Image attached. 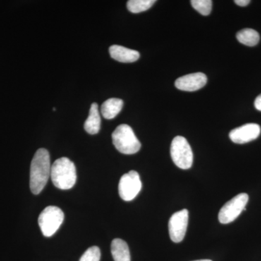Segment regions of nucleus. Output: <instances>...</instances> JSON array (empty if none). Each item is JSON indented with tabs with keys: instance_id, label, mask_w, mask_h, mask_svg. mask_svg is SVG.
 <instances>
[{
	"instance_id": "f257e3e1",
	"label": "nucleus",
	"mask_w": 261,
	"mask_h": 261,
	"mask_svg": "<svg viewBox=\"0 0 261 261\" xmlns=\"http://www.w3.org/2000/svg\"><path fill=\"white\" fill-rule=\"evenodd\" d=\"M50 156L46 149H38L33 158L30 168V189L39 195L47 185L51 173Z\"/></svg>"
},
{
	"instance_id": "f03ea898",
	"label": "nucleus",
	"mask_w": 261,
	"mask_h": 261,
	"mask_svg": "<svg viewBox=\"0 0 261 261\" xmlns=\"http://www.w3.org/2000/svg\"><path fill=\"white\" fill-rule=\"evenodd\" d=\"M50 177L57 188L70 190L76 182V169L74 163L68 158L56 160L51 165Z\"/></svg>"
},
{
	"instance_id": "7ed1b4c3",
	"label": "nucleus",
	"mask_w": 261,
	"mask_h": 261,
	"mask_svg": "<svg viewBox=\"0 0 261 261\" xmlns=\"http://www.w3.org/2000/svg\"><path fill=\"white\" fill-rule=\"evenodd\" d=\"M113 143L121 153L133 154L141 148V143L132 127L127 124L119 125L112 134Z\"/></svg>"
},
{
	"instance_id": "20e7f679",
	"label": "nucleus",
	"mask_w": 261,
	"mask_h": 261,
	"mask_svg": "<svg viewBox=\"0 0 261 261\" xmlns=\"http://www.w3.org/2000/svg\"><path fill=\"white\" fill-rule=\"evenodd\" d=\"M171 156L173 162L181 169H190L193 163V152L188 141L181 136L173 139L171 145Z\"/></svg>"
},
{
	"instance_id": "39448f33",
	"label": "nucleus",
	"mask_w": 261,
	"mask_h": 261,
	"mask_svg": "<svg viewBox=\"0 0 261 261\" xmlns=\"http://www.w3.org/2000/svg\"><path fill=\"white\" fill-rule=\"evenodd\" d=\"M64 221V214L56 206H48L39 216V225L44 237L49 238L59 229Z\"/></svg>"
},
{
	"instance_id": "423d86ee",
	"label": "nucleus",
	"mask_w": 261,
	"mask_h": 261,
	"mask_svg": "<svg viewBox=\"0 0 261 261\" xmlns=\"http://www.w3.org/2000/svg\"><path fill=\"white\" fill-rule=\"evenodd\" d=\"M248 200V195L241 193L228 201L219 211V222L222 224H227L238 219L243 211H246L245 206Z\"/></svg>"
},
{
	"instance_id": "0eeeda50",
	"label": "nucleus",
	"mask_w": 261,
	"mask_h": 261,
	"mask_svg": "<svg viewBox=\"0 0 261 261\" xmlns=\"http://www.w3.org/2000/svg\"><path fill=\"white\" fill-rule=\"evenodd\" d=\"M142 181L139 173L130 171L121 176L118 185V192L122 200H134L142 190Z\"/></svg>"
},
{
	"instance_id": "6e6552de",
	"label": "nucleus",
	"mask_w": 261,
	"mask_h": 261,
	"mask_svg": "<svg viewBox=\"0 0 261 261\" xmlns=\"http://www.w3.org/2000/svg\"><path fill=\"white\" fill-rule=\"evenodd\" d=\"M189 221V211L187 209L178 211L171 216L168 222L170 238L173 243H181L187 232Z\"/></svg>"
},
{
	"instance_id": "1a4fd4ad",
	"label": "nucleus",
	"mask_w": 261,
	"mask_h": 261,
	"mask_svg": "<svg viewBox=\"0 0 261 261\" xmlns=\"http://www.w3.org/2000/svg\"><path fill=\"white\" fill-rule=\"evenodd\" d=\"M261 128L256 123H247L231 130L229 133L230 140L233 143L245 144L256 140L260 135Z\"/></svg>"
},
{
	"instance_id": "9d476101",
	"label": "nucleus",
	"mask_w": 261,
	"mask_h": 261,
	"mask_svg": "<svg viewBox=\"0 0 261 261\" xmlns=\"http://www.w3.org/2000/svg\"><path fill=\"white\" fill-rule=\"evenodd\" d=\"M207 81L206 75L199 72L180 77L175 82V86L179 90L195 92L205 87Z\"/></svg>"
},
{
	"instance_id": "9b49d317",
	"label": "nucleus",
	"mask_w": 261,
	"mask_h": 261,
	"mask_svg": "<svg viewBox=\"0 0 261 261\" xmlns=\"http://www.w3.org/2000/svg\"><path fill=\"white\" fill-rule=\"evenodd\" d=\"M111 58L121 63H134L140 58L139 51L120 45H112L109 48Z\"/></svg>"
},
{
	"instance_id": "f8f14e48",
	"label": "nucleus",
	"mask_w": 261,
	"mask_h": 261,
	"mask_svg": "<svg viewBox=\"0 0 261 261\" xmlns=\"http://www.w3.org/2000/svg\"><path fill=\"white\" fill-rule=\"evenodd\" d=\"M101 118L97 103H92L88 118L84 123V129L89 135H96L100 129Z\"/></svg>"
},
{
	"instance_id": "ddd939ff",
	"label": "nucleus",
	"mask_w": 261,
	"mask_h": 261,
	"mask_svg": "<svg viewBox=\"0 0 261 261\" xmlns=\"http://www.w3.org/2000/svg\"><path fill=\"white\" fill-rule=\"evenodd\" d=\"M123 101L118 98H111L102 103L101 113L106 119H113L123 108Z\"/></svg>"
},
{
	"instance_id": "4468645a",
	"label": "nucleus",
	"mask_w": 261,
	"mask_h": 261,
	"mask_svg": "<svg viewBox=\"0 0 261 261\" xmlns=\"http://www.w3.org/2000/svg\"><path fill=\"white\" fill-rule=\"evenodd\" d=\"M111 253L115 261H130L129 248L126 242L121 239L113 240Z\"/></svg>"
},
{
	"instance_id": "2eb2a0df",
	"label": "nucleus",
	"mask_w": 261,
	"mask_h": 261,
	"mask_svg": "<svg viewBox=\"0 0 261 261\" xmlns=\"http://www.w3.org/2000/svg\"><path fill=\"white\" fill-rule=\"evenodd\" d=\"M237 39L239 42L245 45L253 47L258 44L260 35L254 29H245L237 34Z\"/></svg>"
},
{
	"instance_id": "dca6fc26",
	"label": "nucleus",
	"mask_w": 261,
	"mask_h": 261,
	"mask_svg": "<svg viewBox=\"0 0 261 261\" xmlns=\"http://www.w3.org/2000/svg\"><path fill=\"white\" fill-rule=\"evenodd\" d=\"M155 3V0H129L127 8L130 13H140L149 10Z\"/></svg>"
},
{
	"instance_id": "f3484780",
	"label": "nucleus",
	"mask_w": 261,
	"mask_h": 261,
	"mask_svg": "<svg viewBox=\"0 0 261 261\" xmlns=\"http://www.w3.org/2000/svg\"><path fill=\"white\" fill-rule=\"evenodd\" d=\"M192 6L202 15H208L212 10L213 2L211 0H192Z\"/></svg>"
},
{
	"instance_id": "a211bd4d",
	"label": "nucleus",
	"mask_w": 261,
	"mask_h": 261,
	"mask_svg": "<svg viewBox=\"0 0 261 261\" xmlns=\"http://www.w3.org/2000/svg\"><path fill=\"white\" fill-rule=\"evenodd\" d=\"M101 252L99 247L93 246L89 247L82 257L80 261H99L100 260Z\"/></svg>"
},
{
	"instance_id": "6ab92c4d",
	"label": "nucleus",
	"mask_w": 261,
	"mask_h": 261,
	"mask_svg": "<svg viewBox=\"0 0 261 261\" xmlns=\"http://www.w3.org/2000/svg\"><path fill=\"white\" fill-rule=\"evenodd\" d=\"M234 3L239 6L245 7L250 3V0H235Z\"/></svg>"
},
{
	"instance_id": "aec40b11",
	"label": "nucleus",
	"mask_w": 261,
	"mask_h": 261,
	"mask_svg": "<svg viewBox=\"0 0 261 261\" xmlns=\"http://www.w3.org/2000/svg\"><path fill=\"white\" fill-rule=\"evenodd\" d=\"M254 105H255V107L257 111H261V94L257 96L256 99H255Z\"/></svg>"
},
{
	"instance_id": "412c9836",
	"label": "nucleus",
	"mask_w": 261,
	"mask_h": 261,
	"mask_svg": "<svg viewBox=\"0 0 261 261\" xmlns=\"http://www.w3.org/2000/svg\"><path fill=\"white\" fill-rule=\"evenodd\" d=\"M194 261H212V260H207V259H204V260H194Z\"/></svg>"
}]
</instances>
